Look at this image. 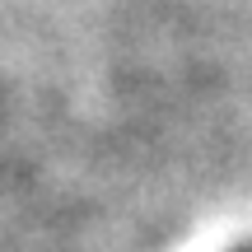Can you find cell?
<instances>
[{
    "label": "cell",
    "instance_id": "obj_1",
    "mask_svg": "<svg viewBox=\"0 0 252 252\" xmlns=\"http://www.w3.org/2000/svg\"><path fill=\"white\" fill-rule=\"evenodd\" d=\"M238 252H252V243H248V248H238Z\"/></svg>",
    "mask_w": 252,
    "mask_h": 252
}]
</instances>
